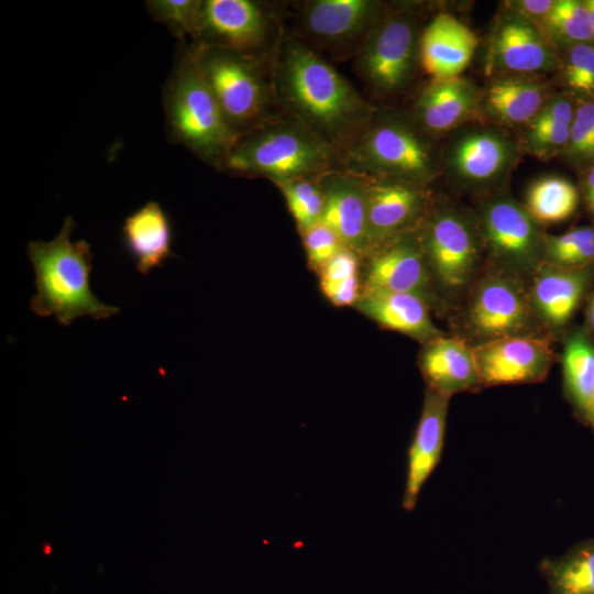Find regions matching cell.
Segmentation results:
<instances>
[{"instance_id":"obj_19","label":"cell","mask_w":594,"mask_h":594,"mask_svg":"<svg viewBox=\"0 0 594 594\" xmlns=\"http://www.w3.org/2000/svg\"><path fill=\"white\" fill-rule=\"evenodd\" d=\"M324 195L322 222L354 253L371 248L364 183L342 174L321 178Z\"/></svg>"},{"instance_id":"obj_17","label":"cell","mask_w":594,"mask_h":594,"mask_svg":"<svg viewBox=\"0 0 594 594\" xmlns=\"http://www.w3.org/2000/svg\"><path fill=\"white\" fill-rule=\"evenodd\" d=\"M515 160V147L507 138L495 131L477 130L453 143L448 162L460 182L475 187L501 179Z\"/></svg>"},{"instance_id":"obj_39","label":"cell","mask_w":594,"mask_h":594,"mask_svg":"<svg viewBox=\"0 0 594 594\" xmlns=\"http://www.w3.org/2000/svg\"><path fill=\"white\" fill-rule=\"evenodd\" d=\"M554 0H519L510 1L512 11L539 25L554 6Z\"/></svg>"},{"instance_id":"obj_43","label":"cell","mask_w":594,"mask_h":594,"mask_svg":"<svg viewBox=\"0 0 594 594\" xmlns=\"http://www.w3.org/2000/svg\"><path fill=\"white\" fill-rule=\"evenodd\" d=\"M587 317H588L590 327H591L592 331L594 332V293H593L591 301H590Z\"/></svg>"},{"instance_id":"obj_32","label":"cell","mask_w":594,"mask_h":594,"mask_svg":"<svg viewBox=\"0 0 594 594\" xmlns=\"http://www.w3.org/2000/svg\"><path fill=\"white\" fill-rule=\"evenodd\" d=\"M359 264L353 251L342 248L321 270L320 287L334 306L343 307L360 299Z\"/></svg>"},{"instance_id":"obj_16","label":"cell","mask_w":594,"mask_h":594,"mask_svg":"<svg viewBox=\"0 0 594 594\" xmlns=\"http://www.w3.org/2000/svg\"><path fill=\"white\" fill-rule=\"evenodd\" d=\"M448 407V397L426 388L421 415L408 449L403 495L405 510H414L422 486L440 461Z\"/></svg>"},{"instance_id":"obj_42","label":"cell","mask_w":594,"mask_h":594,"mask_svg":"<svg viewBox=\"0 0 594 594\" xmlns=\"http://www.w3.org/2000/svg\"><path fill=\"white\" fill-rule=\"evenodd\" d=\"M587 419L590 420V422L594 426V393L584 410Z\"/></svg>"},{"instance_id":"obj_15","label":"cell","mask_w":594,"mask_h":594,"mask_svg":"<svg viewBox=\"0 0 594 594\" xmlns=\"http://www.w3.org/2000/svg\"><path fill=\"white\" fill-rule=\"evenodd\" d=\"M593 266L562 267L541 263L529 277L528 294L539 322L564 327L573 317L591 282Z\"/></svg>"},{"instance_id":"obj_18","label":"cell","mask_w":594,"mask_h":594,"mask_svg":"<svg viewBox=\"0 0 594 594\" xmlns=\"http://www.w3.org/2000/svg\"><path fill=\"white\" fill-rule=\"evenodd\" d=\"M419 367L427 387L448 398L482 386L473 346L461 338L440 336L425 343Z\"/></svg>"},{"instance_id":"obj_2","label":"cell","mask_w":594,"mask_h":594,"mask_svg":"<svg viewBox=\"0 0 594 594\" xmlns=\"http://www.w3.org/2000/svg\"><path fill=\"white\" fill-rule=\"evenodd\" d=\"M74 229L73 218L66 217L52 241H32L26 249L36 289L30 308L36 316L55 317L65 327L80 317L100 320L120 312L118 307L100 301L92 293L94 255L86 240L72 241Z\"/></svg>"},{"instance_id":"obj_27","label":"cell","mask_w":594,"mask_h":594,"mask_svg":"<svg viewBox=\"0 0 594 594\" xmlns=\"http://www.w3.org/2000/svg\"><path fill=\"white\" fill-rule=\"evenodd\" d=\"M574 112L575 108L568 97H550L526 124L522 145L527 152L542 160L563 153L569 143Z\"/></svg>"},{"instance_id":"obj_31","label":"cell","mask_w":594,"mask_h":594,"mask_svg":"<svg viewBox=\"0 0 594 594\" xmlns=\"http://www.w3.org/2000/svg\"><path fill=\"white\" fill-rule=\"evenodd\" d=\"M563 375L573 403L585 410L594 393V345L582 332H575L565 342Z\"/></svg>"},{"instance_id":"obj_20","label":"cell","mask_w":594,"mask_h":594,"mask_svg":"<svg viewBox=\"0 0 594 594\" xmlns=\"http://www.w3.org/2000/svg\"><path fill=\"white\" fill-rule=\"evenodd\" d=\"M121 238L127 255L144 276L176 256L172 220L156 201L146 202L124 219Z\"/></svg>"},{"instance_id":"obj_10","label":"cell","mask_w":594,"mask_h":594,"mask_svg":"<svg viewBox=\"0 0 594 594\" xmlns=\"http://www.w3.org/2000/svg\"><path fill=\"white\" fill-rule=\"evenodd\" d=\"M364 290L413 294L430 307H442L435 292L420 235L411 231L376 246L369 262Z\"/></svg>"},{"instance_id":"obj_33","label":"cell","mask_w":594,"mask_h":594,"mask_svg":"<svg viewBox=\"0 0 594 594\" xmlns=\"http://www.w3.org/2000/svg\"><path fill=\"white\" fill-rule=\"evenodd\" d=\"M544 262L562 267H582L594 263V229H572L544 238Z\"/></svg>"},{"instance_id":"obj_3","label":"cell","mask_w":594,"mask_h":594,"mask_svg":"<svg viewBox=\"0 0 594 594\" xmlns=\"http://www.w3.org/2000/svg\"><path fill=\"white\" fill-rule=\"evenodd\" d=\"M172 135L198 155L222 163L240 139L224 117L199 63V48L183 56L165 91Z\"/></svg>"},{"instance_id":"obj_37","label":"cell","mask_w":594,"mask_h":594,"mask_svg":"<svg viewBox=\"0 0 594 594\" xmlns=\"http://www.w3.org/2000/svg\"><path fill=\"white\" fill-rule=\"evenodd\" d=\"M562 77L574 91L594 99V46L580 44L568 48Z\"/></svg>"},{"instance_id":"obj_41","label":"cell","mask_w":594,"mask_h":594,"mask_svg":"<svg viewBox=\"0 0 594 594\" xmlns=\"http://www.w3.org/2000/svg\"><path fill=\"white\" fill-rule=\"evenodd\" d=\"M586 8L591 18V28H592V45L594 46V0L585 1Z\"/></svg>"},{"instance_id":"obj_24","label":"cell","mask_w":594,"mask_h":594,"mask_svg":"<svg viewBox=\"0 0 594 594\" xmlns=\"http://www.w3.org/2000/svg\"><path fill=\"white\" fill-rule=\"evenodd\" d=\"M356 305L362 314L383 328L424 344L442 336L431 319L430 306L416 295L364 290Z\"/></svg>"},{"instance_id":"obj_12","label":"cell","mask_w":594,"mask_h":594,"mask_svg":"<svg viewBox=\"0 0 594 594\" xmlns=\"http://www.w3.org/2000/svg\"><path fill=\"white\" fill-rule=\"evenodd\" d=\"M473 352L485 386L540 382L553 362L550 343L542 336L502 338L475 344Z\"/></svg>"},{"instance_id":"obj_5","label":"cell","mask_w":594,"mask_h":594,"mask_svg":"<svg viewBox=\"0 0 594 594\" xmlns=\"http://www.w3.org/2000/svg\"><path fill=\"white\" fill-rule=\"evenodd\" d=\"M463 323L476 344L502 338L540 336L525 279L490 265L470 288Z\"/></svg>"},{"instance_id":"obj_28","label":"cell","mask_w":594,"mask_h":594,"mask_svg":"<svg viewBox=\"0 0 594 594\" xmlns=\"http://www.w3.org/2000/svg\"><path fill=\"white\" fill-rule=\"evenodd\" d=\"M549 594H594V540L540 563Z\"/></svg>"},{"instance_id":"obj_22","label":"cell","mask_w":594,"mask_h":594,"mask_svg":"<svg viewBox=\"0 0 594 594\" xmlns=\"http://www.w3.org/2000/svg\"><path fill=\"white\" fill-rule=\"evenodd\" d=\"M264 34V15L255 3L248 0L204 1L200 36L222 48L243 53L257 46Z\"/></svg>"},{"instance_id":"obj_14","label":"cell","mask_w":594,"mask_h":594,"mask_svg":"<svg viewBox=\"0 0 594 594\" xmlns=\"http://www.w3.org/2000/svg\"><path fill=\"white\" fill-rule=\"evenodd\" d=\"M371 248L410 231L421 217L426 200L418 185L388 177L364 183Z\"/></svg>"},{"instance_id":"obj_4","label":"cell","mask_w":594,"mask_h":594,"mask_svg":"<svg viewBox=\"0 0 594 594\" xmlns=\"http://www.w3.org/2000/svg\"><path fill=\"white\" fill-rule=\"evenodd\" d=\"M327 142L309 130L276 125L237 142L223 161L235 173L282 183L324 172L332 162Z\"/></svg>"},{"instance_id":"obj_23","label":"cell","mask_w":594,"mask_h":594,"mask_svg":"<svg viewBox=\"0 0 594 594\" xmlns=\"http://www.w3.org/2000/svg\"><path fill=\"white\" fill-rule=\"evenodd\" d=\"M481 99L475 86L461 76L433 79L418 97L415 112L422 128L442 133L473 117Z\"/></svg>"},{"instance_id":"obj_40","label":"cell","mask_w":594,"mask_h":594,"mask_svg":"<svg viewBox=\"0 0 594 594\" xmlns=\"http://www.w3.org/2000/svg\"><path fill=\"white\" fill-rule=\"evenodd\" d=\"M584 191L587 207L594 213V166L585 178Z\"/></svg>"},{"instance_id":"obj_11","label":"cell","mask_w":594,"mask_h":594,"mask_svg":"<svg viewBox=\"0 0 594 594\" xmlns=\"http://www.w3.org/2000/svg\"><path fill=\"white\" fill-rule=\"evenodd\" d=\"M416 25L406 14H394L371 30L359 57L366 81L381 91H394L409 78L416 54Z\"/></svg>"},{"instance_id":"obj_8","label":"cell","mask_w":594,"mask_h":594,"mask_svg":"<svg viewBox=\"0 0 594 594\" xmlns=\"http://www.w3.org/2000/svg\"><path fill=\"white\" fill-rule=\"evenodd\" d=\"M351 156L363 169L418 186L430 182L436 174L427 144L399 122L387 121L372 127L354 144Z\"/></svg>"},{"instance_id":"obj_26","label":"cell","mask_w":594,"mask_h":594,"mask_svg":"<svg viewBox=\"0 0 594 594\" xmlns=\"http://www.w3.org/2000/svg\"><path fill=\"white\" fill-rule=\"evenodd\" d=\"M378 4L370 0H317L305 11V24L315 36L328 41L351 38L376 15Z\"/></svg>"},{"instance_id":"obj_13","label":"cell","mask_w":594,"mask_h":594,"mask_svg":"<svg viewBox=\"0 0 594 594\" xmlns=\"http://www.w3.org/2000/svg\"><path fill=\"white\" fill-rule=\"evenodd\" d=\"M486 57L490 73L550 72L558 66L556 48L538 25L512 10L494 28Z\"/></svg>"},{"instance_id":"obj_7","label":"cell","mask_w":594,"mask_h":594,"mask_svg":"<svg viewBox=\"0 0 594 594\" xmlns=\"http://www.w3.org/2000/svg\"><path fill=\"white\" fill-rule=\"evenodd\" d=\"M476 221L491 265L525 279L544 262L546 234L525 206L513 198L487 200Z\"/></svg>"},{"instance_id":"obj_36","label":"cell","mask_w":594,"mask_h":594,"mask_svg":"<svg viewBox=\"0 0 594 594\" xmlns=\"http://www.w3.org/2000/svg\"><path fill=\"white\" fill-rule=\"evenodd\" d=\"M563 153L576 163L594 162V101H584L575 108Z\"/></svg>"},{"instance_id":"obj_25","label":"cell","mask_w":594,"mask_h":594,"mask_svg":"<svg viewBox=\"0 0 594 594\" xmlns=\"http://www.w3.org/2000/svg\"><path fill=\"white\" fill-rule=\"evenodd\" d=\"M549 98L546 86L540 81L522 76H503L491 80L482 101L490 116L498 122L527 124Z\"/></svg>"},{"instance_id":"obj_34","label":"cell","mask_w":594,"mask_h":594,"mask_svg":"<svg viewBox=\"0 0 594 594\" xmlns=\"http://www.w3.org/2000/svg\"><path fill=\"white\" fill-rule=\"evenodd\" d=\"M300 232L322 221L324 195L321 186L308 178L277 183Z\"/></svg>"},{"instance_id":"obj_35","label":"cell","mask_w":594,"mask_h":594,"mask_svg":"<svg viewBox=\"0 0 594 594\" xmlns=\"http://www.w3.org/2000/svg\"><path fill=\"white\" fill-rule=\"evenodd\" d=\"M202 1L152 0L146 2L151 15L177 36L200 37Z\"/></svg>"},{"instance_id":"obj_29","label":"cell","mask_w":594,"mask_h":594,"mask_svg":"<svg viewBox=\"0 0 594 594\" xmlns=\"http://www.w3.org/2000/svg\"><path fill=\"white\" fill-rule=\"evenodd\" d=\"M579 194L565 178L547 176L530 185L524 205L539 223H558L570 218L576 210Z\"/></svg>"},{"instance_id":"obj_21","label":"cell","mask_w":594,"mask_h":594,"mask_svg":"<svg viewBox=\"0 0 594 594\" xmlns=\"http://www.w3.org/2000/svg\"><path fill=\"white\" fill-rule=\"evenodd\" d=\"M479 45L464 23L440 13L425 29L419 43L420 62L433 79L459 77Z\"/></svg>"},{"instance_id":"obj_6","label":"cell","mask_w":594,"mask_h":594,"mask_svg":"<svg viewBox=\"0 0 594 594\" xmlns=\"http://www.w3.org/2000/svg\"><path fill=\"white\" fill-rule=\"evenodd\" d=\"M433 283L455 297L480 275L484 250L477 221L453 208L437 209L420 234Z\"/></svg>"},{"instance_id":"obj_1","label":"cell","mask_w":594,"mask_h":594,"mask_svg":"<svg viewBox=\"0 0 594 594\" xmlns=\"http://www.w3.org/2000/svg\"><path fill=\"white\" fill-rule=\"evenodd\" d=\"M282 96L308 130L329 142H344L366 124L369 107L330 64L290 42L278 68Z\"/></svg>"},{"instance_id":"obj_38","label":"cell","mask_w":594,"mask_h":594,"mask_svg":"<svg viewBox=\"0 0 594 594\" xmlns=\"http://www.w3.org/2000/svg\"><path fill=\"white\" fill-rule=\"evenodd\" d=\"M301 233L308 261L315 268L321 270L342 248H345L322 221Z\"/></svg>"},{"instance_id":"obj_9","label":"cell","mask_w":594,"mask_h":594,"mask_svg":"<svg viewBox=\"0 0 594 594\" xmlns=\"http://www.w3.org/2000/svg\"><path fill=\"white\" fill-rule=\"evenodd\" d=\"M199 63L224 117L238 133L258 119L265 105L264 85L242 53L216 46L199 48Z\"/></svg>"},{"instance_id":"obj_30","label":"cell","mask_w":594,"mask_h":594,"mask_svg":"<svg viewBox=\"0 0 594 594\" xmlns=\"http://www.w3.org/2000/svg\"><path fill=\"white\" fill-rule=\"evenodd\" d=\"M538 28L554 48L592 44L591 18L585 1H556Z\"/></svg>"}]
</instances>
